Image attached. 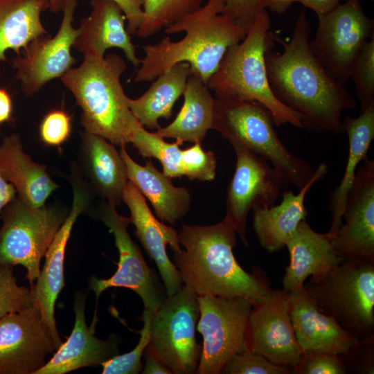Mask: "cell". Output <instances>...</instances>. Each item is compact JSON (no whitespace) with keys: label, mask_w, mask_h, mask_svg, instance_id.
Listing matches in <instances>:
<instances>
[{"label":"cell","mask_w":374,"mask_h":374,"mask_svg":"<svg viewBox=\"0 0 374 374\" xmlns=\"http://www.w3.org/2000/svg\"><path fill=\"white\" fill-rule=\"evenodd\" d=\"M311 26L302 10L288 42L274 35L283 46L281 53L265 55L267 78L278 100L299 113L303 128L319 133L344 132L342 113L357 102L350 93L326 71L310 46Z\"/></svg>","instance_id":"cell-1"},{"label":"cell","mask_w":374,"mask_h":374,"mask_svg":"<svg viewBox=\"0 0 374 374\" xmlns=\"http://www.w3.org/2000/svg\"><path fill=\"white\" fill-rule=\"evenodd\" d=\"M236 231L226 220L213 225L183 224L179 242L184 249L174 252L173 261L184 285L197 296L242 297L253 303L271 288L265 273H249L237 262L233 249Z\"/></svg>","instance_id":"cell-2"},{"label":"cell","mask_w":374,"mask_h":374,"mask_svg":"<svg viewBox=\"0 0 374 374\" xmlns=\"http://www.w3.org/2000/svg\"><path fill=\"white\" fill-rule=\"evenodd\" d=\"M224 0H208L199 10L164 29L168 35L185 32L178 41L163 37L143 46L145 56L136 71L135 82L154 80L172 66L188 63L191 74L206 84L217 70L229 48L242 41L247 32L223 14Z\"/></svg>","instance_id":"cell-3"},{"label":"cell","mask_w":374,"mask_h":374,"mask_svg":"<svg viewBox=\"0 0 374 374\" xmlns=\"http://www.w3.org/2000/svg\"><path fill=\"white\" fill-rule=\"evenodd\" d=\"M127 69L125 60L116 53L84 56L79 66L60 78L82 109L80 124L84 132L119 147L130 143L140 125L128 107V96L121 84Z\"/></svg>","instance_id":"cell-4"},{"label":"cell","mask_w":374,"mask_h":374,"mask_svg":"<svg viewBox=\"0 0 374 374\" xmlns=\"http://www.w3.org/2000/svg\"><path fill=\"white\" fill-rule=\"evenodd\" d=\"M274 41L270 17L265 9L256 17L244 38L229 48L206 85L215 95L260 103L277 126L290 124L303 128L302 116L280 103L269 86L265 55Z\"/></svg>","instance_id":"cell-5"},{"label":"cell","mask_w":374,"mask_h":374,"mask_svg":"<svg viewBox=\"0 0 374 374\" xmlns=\"http://www.w3.org/2000/svg\"><path fill=\"white\" fill-rule=\"evenodd\" d=\"M274 125L270 112L260 103L215 95L212 129L230 144L244 146L267 161L284 189L293 186L299 191L316 169L287 149Z\"/></svg>","instance_id":"cell-6"},{"label":"cell","mask_w":374,"mask_h":374,"mask_svg":"<svg viewBox=\"0 0 374 374\" xmlns=\"http://www.w3.org/2000/svg\"><path fill=\"white\" fill-rule=\"evenodd\" d=\"M304 287L321 312L356 338L374 335V261H343Z\"/></svg>","instance_id":"cell-7"},{"label":"cell","mask_w":374,"mask_h":374,"mask_svg":"<svg viewBox=\"0 0 374 374\" xmlns=\"http://www.w3.org/2000/svg\"><path fill=\"white\" fill-rule=\"evenodd\" d=\"M69 213L57 204L33 208L16 197L0 214V264L22 265L33 286L41 260Z\"/></svg>","instance_id":"cell-8"},{"label":"cell","mask_w":374,"mask_h":374,"mask_svg":"<svg viewBox=\"0 0 374 374\" xmlns=\"http://www.w3.org/2000/svg\"><path fill=\"white\" fill-rule=\"evenodd\" d=\"M199 317L197 296L185 285L153 314L148 347L173 374L196 373L202 353L195 337Z\"/></svg>","instance_id":"cell-9"},{"label":"cell","mask_w":374,"mask_h":374,"mask_svg":"<svg viewBox=\"0 0 374 374\" xmlns=\"http://www.w3.org/2000/svg\"><path fill=\"white\" fill-rule=\"evenodd\" d=\"M197 331L202 335L196 373L219 374L237 353L247 350L245 335L253 302L242 297L197 296Z\"/></svg>","instance_id":"cell-10"},{"label":"cell","mask_w":374,"mask_h":374,"mask_svg":"<svg viewBox=\"0 0 374 374\" xmlns=\"http://www.w3.org/2000/svg\"><path fill=\"white\" fill-rule=\"evenodd\" d=\"M318 19L310 48L328 74L344 84L358 53L374 34V21L365 15L359 0H346Z\"/></svg>","instance_id":"cell-11"},{"label":"cell","mask_w":374,"mask_h":374,"mask_svg":"<svg viewBox=\"0 0 374 374\" xmlns=\"http://www.w3.org/2000/svg\"><path fill=\"white\" fill-rule=\"evenodd\" d=\"M94 215L113 234L119 260L117 269L110 278L103 279L92 276L89 280V289L94 292L97 301L107 289H130L140 296L144 310L154 312L167 297L166 288L131 238L127 231L131 223L130 217L119 214L115 206L105 201L98 206Z\"/></svg>","instance_id":"cell-12"},{"label":"cell","mask_w":374,"mask_h":374,"mask_svg":"<svg viewBox=\"0 0 374 374\" xmlns=\"http://www.w3.org/2000/svg\"><path fill=\"white\" fill-rule=\"evenodd\" d=\"M78 1H64L62 19L54 36L46 34L35 38L12 60L15 78L26 96H32L50 81L60 78L75 64L71 48L79 29L72 23Z\"/></svg>","instance_id":"cell-13"},{"label":"cell","mask_w":374,"mask_h":374,"mask_svg":"<svg viewBox=\"0 0 374 374\" xmlns=\"http://www.w3.org/2000/svg\"><path fill=\"white\" fill-rule=\"evenodd\" d=\"M290 310V293L271 289L253 303L247 321L245 343L247 350L294 371L303 353L294 334Z\"/></svg>","instance_id":"cell-14"},{"label":"cell","mask_w":374,"mask_h":374,"mask_svg":"<svg viewBox=\"0 0 374 374\" xmlns=\"http://www.w3.org/2000/svg\"><path fill=\"white\" fill-rule=\"evenodd\" d=\"M59 346L35 302L0 319V374H35Z\"/></svg>","instance_id":"cell-15"},{"label":"cell","mask_w":374,"mask_h":374,"mask_svg":"<svg viewBox=\"0 0 374 374\" xmlns=\"http://www.w3.org/2000/svg\"><path fill=\"white\" fill-rule=\"evenodd\" d=\"M231 145L235 152L236 163L227 188L224 218L233 225L242 243L248 247L246 224L249 211L256 206L274 205L284 188L267 161L244 146Z\"/></svg>","instance_id":"cell-16"},{"label":"cell","mask_w":374,"mask_h":374,"mask_svg":"<svg viewBox=\"0 0 374 374\" xmlns=\"http://www.w3.org/2000/svg\"><path fill=\"white\" fill-rule=\"evenodd\" d=\"M69 181L73 190L71 208L45 253V262L39 278L31 286L34 302L39 308L59 346L62 341L56 327L55 305L64 287L66 247L73 225L78 217L89 207L93 193L76 164L71 166Z\"/></svg>","instance_id":"cell-17"},{"label":"cell","mask_w":374,"mask_h":374,"mask_svg":"<svg viewBox=\"0 0 374 374\" xmlns=\"http://www.w3.org/2000/svg\"><path fill=\"white\" fill-rule=\"evenodd\" d=\"M344 220L333 238L342 262L374 261V160L368 156L357 168Z\"/></svg>","instance_id":"cell-18"},{"label":"cell","mask_w":374,"mask_h":374,"mask_svg":"<svg viewBox=\"0 0 374 374\" xmlns=\"http://www.w3.org/2000/svg\"><path fill=\"white\" fill-rule=\"evenodd\" d=\"M123 202L130 212V220L135 234L159 271L167 296L176 293L184 283L179 270L169 258L166 246L173 251L181 249L179 233L172 226L159 222L149 208L145 197L136 186L128 180L123 192Z\"/></svg>","instance_id":"cell-19"},{"label":"cell","mask_w":374,"mask_h":374,"mask_svg":"<svg viewBox=\"0 0 374 374\" xmlns=\"http://www.w3.org/2000/svg\"><path fill=\"white\" fill-rule=\"evenodd\" d=\"M87 293L76 292L73 310L75 322L66 341L35 374H64L87 366L101 365L118 355L119 339L113 335L107 340L95 336L97 321L88 327L85 319Z\"/></svg>","instance_id":"cell-20"},{"label":"cell","mask_w":374,"mask_h":374,"mask_svg":"<svg viewBox=\"0 0 374 374\" xmlns=\"http://www.w3.org/2000/svg\"><path fill=\"white\" fill-rule=\"evenodd\" d=\"M90 5L91 11L80 21L73 48L83 57H100L107 50L117 48L138 68L141 59L127 30V19L121 8L114 0H90Z\"/></svg>","instance_id":"cell-21"},{"label":"cell","mask_w":374,"mask_h":374,"mask_svg":"<svg viewBox=\"0 0 374 374\" xmlns=\"http://www.w3.org/2000/svg\"><path fill=\"white\" fill-rule=\"evenodd\" d=\"M78 168L93 193L118 206L128 181L127 167L120 152L105 138L81 132Z\"/></svg>","instance_id":"cell-22"},{"label":"cell","mask_w":374,"mask_h":374,"mask_svg":"<svg viewBox=\"0 0 374 374\" xmlns=\"http://www.w3.org/2000/svg\"><path fill=\"white\" fill-rule=\"evenodd\" d=\"M335 233L314 231L302 220L285 243L290 263L285 267L283 290L294 292L302 290L309 277L323 275L342 262L333 242Z\"/></svg>","instance_id":"cell-23"},{"label":"cell","mask_w":374,"mask_h":374,"mask_svg":"<svg viewBox=\"0 0 374 374\" xmlns=\"http://www.w3.org/2000/svg\"><path fill=\"white\" fill-rule=\"evenodd\" d=\"M289 293L292 323L302 353L340 355L358 340L332 317L321 312L304 287Z\"/></svg>","instance_id":"cell-24"},{"label":"cell","mask_w":374,"mask_h":374,"mask_svg":"<svg viewBox=\"0 0 374 374\" xmlns=\"http://www.w3.org/2000/svg\"><path fill=\"white\" fill-rule=\"evenodd\" d=\"M328 172V165L321 163L310 180L296 194L291 190H285L279 204L269 207L256 206L252 209L253 228L265 250L274 253L285 247L287 240L308 215L305 206L306 195Z\"/></svg>","instance_id":"cell-25"},{"label":"cell","mask_w":374,"mask_h":374,"mask_svg":"<svg viewBox=\"0 0 374 374\" xmlns=\"http://www.w3.org/2000/svg\"><path fill=\"white\" fill-rule=\"evenodd\" d=\"M35 162L23 148L17 134L5 136L0 143V170L16 190L17 198L33 208L45 206L50 195L59 188L46 170Z\"/></svg>","instance_id":"cell-26"},{"label":"cell","mask_w":374,"mask_h":374,"mask_svg":"<svg viewBox=\"0 0 374 374\" xmlns=\"http://www.w3.org/2000/svg\"><path fill=\"white\" fill-rule=\"evenodd\" d=\"M120 148V154L127 167L128 180L149 200L157 217L162 222L175 224L186 216L191 202L188 189L175 187L171 178L159 172L150 160L141 166L131 158L125 145Z\"/></svg>","instance_id":"cell-27"},{"label":"cell","mask_w":374,"mask_h":374,"mask_svg":"<svg viewBox=\"0 0 374 374\" xmlns=\"http://www.w3.org/2000/svg\"><path fill=\"white\" fill-rule=\"evenodd\" d=\"M343 127L348 138V154L343 177L330 195L331 224L328 232L332 233L337 231L342 223L347 196L357 168L367 156L374 139V102L357 117L346 116L343 120Z\"/></svg>","instance_id":"cell-28"},{"label":"cell","mask_w":374,"mask_h":374,"mask_svg":"<svg viewBox=\"0 0 374 374\" xmlns=\"http://www.w3.org/2000/svg\"><path fill=\"white\" fill-rule=\"evenodd\" d=\"M183 95L184 104L175 120L156 133L181 145L185 141L202 144L208 130L213 128L215 98L206 84L191 73Z\"/></svg>","instance_id":"cell-29"},{"label":"cell","mask_w":374,"mask_h":374,"mask_svg":"<svg viewBox=\"0 0 374 374\" xmlns=\"http://www.w3.org/2000/svg\"><path fill=\"white\" fill-rule=\"evenodd\" d=\"M191 71L188 63H178L161 73L140 97L127 98V105L139 123L150 130H158L161 118L169 119L172 107L183 95Z\"/></svg>","instance_id":"cell-30"},{"label":"cell","mask_w":374,"mask_h":374,"mask_svg":"<svg viewBox=\"0 0 374 374\" xmlns=\"http://www.w3.org/2000/svg\"><path fill=\"white\" fill-rule=\"evenodd\" d=\"M48 0H0V61L6 53H21L35 38L48 34L41 14L49 9Z\"/></svg>","instance_id":"cell-31"},{"label":"cell","mask_w":374,"mask_h":374,"mask_svg":"<svg viewBox=\"0 0 374 374\" xmlns=\"http://www.w3.org/2000/svg\"><path fill=\"white\" fill-rule=\"evenodd\" d=\"M203 1L145 0L142 20L136 35L150 37L199 10Z\"/></svg>","instance_id":"cell-32"},{"label":"cell","mask_w":374,"mask_h":374,"mask_svg":"<svg viewBox=\"0 0 374 374\" xmlns=\"http://www.w3.org/2000/svg\"><path fill=\"white\" fill-rule=\"evenodd\" d=\"M130 143L143 157L159 160L163 173L169 178L184 177L182 150L179 141L168 143L155 132H150L141 124L134 130Z\"/></svg>","instance_id":"cell-33"},{"label":"cell","mask_w":374,"mask_h":374,"mask_svg":"<svg viewBox=\"0 0 374 374\" xmlns=\"http://www.w3.org/2000/svg\"><path fill=\"white\" fill-rule=\"evenodd\" d=\"M362 112L374 102V34L364 44L350 72Z\"/></svg>","instance_id":"cell-34"},{"label":"cell","mask_w":374,"mask_h":374,"mask_svg":"<svg viewBox=\"0 0 374 374\" xmlns=\"http://www.w3.org/2000/svg\"><path fill=\"white\" fill-rule=\"evenodd\" d=\"M154 312L144 310L143 328L136 346L130 352L116 355L102 363L103 374H137L142 370L141 358L150 341V328Z\"/></svg>","instance_id":"cell-35"},{"label":"cell","mask_w":374,"mask_h":374,"mask_svg":"<svg viewBox=\"0 0 374 374\" xmlns=\"http://www.w3.org/2000/svg\"><path fill=\"white\" fill-rule=\"evenodd\" d=\"M12 267L0 264V319L21 311L34 303L32 288L17 284Z\"/></svg>","instance_id":"cell-36"},{"label":"cell","mask_w":374,"mask_h":374,"mask_svg":"<svg viewBox=\"0 0 374 374\" xmlns=\"http://www.w3.org/2000/svg\"><path fill=\"white\" fill-rule=\"evenodd\" d=\"M224 374H290L292 368L274 364L266 357L247 350L235 355L224 366Z\"/></svg>","instance_id":"cell-37"},{"label":"cell","mask_w":374,"mask_h":374,"mask_svg":"<svg viewBox=\"0 0 374 374\" xmlns=\"http://www.w3.org/2000/svg\"><path fill=\"white\" fill-rule=\"evenodd\" d=\"M181 162L184 176L190 180L211 181L215 177V154L211 151H204L200 143H194L191 147L182 150Z\"/></svg>","instance_id":"cell-38"},{"label":"cell","mask_w":374,"mask_h":374,"mask_svg":"<svg viewBox=\"0 0 374 374\" xmlns=\"http://www.w3.org/2000/svg\"><path fill=\"white\" fill-rule=\"evenodd\" d=\"M71 116L63 109H53L42 118L39 126L42 142L46 145L60 147L70 137Z\"/></svg>","instance_id":"cell-39"},{"label":"cell","mask_w":374,"mask_h":374,"mask_svg":"<svg viewBox=\"0 0 374 374\" xmlns=\"http://www.w3.org/2000/svg\"><path fill=\"white\" fill-rule=\"evenodd\" d=\"M339 355L346 374H373L374 335L358 339L346 352Z\"/></svg>","instance_id":"cell-40"},{"label":"cell","mask_w":374,"mask_h":374,"mask_svg":"<svg viewBox=\"0 0 374 374\" xmlns=\"http://www.w3.org/2000/svg\"><path fill=\"white\" fill-rule=\"evenodd\" d=\"M296 374H346L339 355L324 352L303 353L294 370Z\"/></svg>","instance_id":"cell-41"},{"label":"cell","mask_w":374,"mask_h":374,"mask_svg":"<svg viewBox=\"0 0 374 374\" xmlns=\"http://www.w3.org/2000/svg\"><path fill=\"white\" fill-rule=\"evenodd\" d=\"M222 13L233 18L247 32L265 10V0H224Z\"/></svg>","instance_id":"cell-42"},{"label":"cell","mask_w":374,"mask_h":374,"mask_svg":"<svg viewBox=\"0 0 374 374\" xmlns=\"http://www.w3.org/2000/svg\"><path fill=\"white\" fill-rule=\"evenodd\" d=\"M123 10L127 19V30L134 35L143 17V6L145 0H114Z\"/></svg>","instance_id":"cell-43"},{"label":"cell","mask_w":374,"mask_h":374,"mask_svg":"<svg viewBox=\"0 0 374 374\" xmlns=\"http://www.w3.org/2000/svg\"><path fill=\"white\" fill-rule=\"evenodd\" d=\"M145 365L143 374H172L167 365L159 358L148 346L144 352Z\"/></svg>","instance_id":"cell-44"},{"label":"cell","mask_w":374,"mask_h":374,"mask_svg":"<svg viewBox=\"0 0 374 374\" xmlns=\"http://www.w3.org/2000/svg\"><path fill=\"white\" fill-rule=\"evenodd\" d=\"M305 8L312 10L317 17L327 15L339 4V0H300Z\"/></svg>","instance_id":"cell-45"},{"label":"cell","mask_w":374,"mask_h":374,"mask_svg":"<svg viewBox=\"0 0 374 374\" xmlns=\"http://www.w3.org/2000/svg\"><path fill=\"white\" fill-rule=\"evenodd\" d=\"M16 197L15 188L4 178L0 170V214L3 209Z\"/></svg>","instance_id":"cell-46"},{"label":"cell","mask_w":374,"mask_h":374,"mask_svg":"<svg viewBox=\"0 0 374 374\" xmlns=\"http://www.w3.org/2000/svg\"><path fill=\"white\" fill-rule=\"evenodd\" d=\"M12 102L8 92L0 88V125L8 121L12 116Z\"/></svg>","instance_id":"cell-47"},{"label":"cell","mask_w":374,"mask_h":374,"mask_svg":"<svg viewBox=\"0 0 374 374\" xmlns=\"http://www.w3.org/2000/svg\"><path fill=\"white\" fill-rule=\"evenodd\" d=\"M300 0H265V8L276 14H283L295 2Z\"/></svg>","instance_id":"cell-48"},{"label":"cell","mask_w":374,"mask_h":374,"mask_svg":"<svg viewBox=\"0 0 374 374\" xmlns=\"http://www.w3.org/2000/svg\"><path fill=\"white\" fill-rule=\"evenodd\" d=\"M64 0H48L50 7L49 10L53 13H57L62 10Z\"/></svg>","instance_id":"cell-49"}]
</instances>
